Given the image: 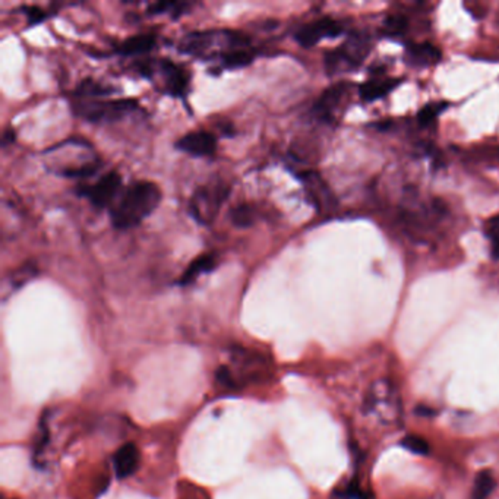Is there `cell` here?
Masks as SVG:
<instances>
[{
  "mask_svg": "<svg viewBox=\"0 0 499 499\" xmlns=\"http://www.w3.org/2000/svg\"><path fill=\"white\" fill-rule=\"evenodd\" d=\"M21 9H22V12L26 15L28 24H29V25L40 24L41 21H44V20L47 18L46 12H44L43 9H40L38 6H22Z\"/></svg>",
  "mask_w": 499,
  "mask_h": 499,
  "instance_id": "25",
  "label": "cell"
},
{
  "mask_svg": "<svg viewBox=\"0 0 499 499\" xmlns=\"http://www.w3.org/2000/svg\"><path fill=\"white\" fill-rule=\"evenodd\" d=\"M34 275H37V267L33 266V263H25V266H22L21 268H18L17 271H13L10 274L9 283L12 287L20 289L31 280Z\"/></svg>",
  "mask_w": 499,
  "mask_h": 499,
  "instance_id": "22",
  "label": "cell"
},
{
  "mask_svg": "<svg viewBox=\"0 0 499 499\" xmlns=\"http://www.w3.org/2000/svg\"><path fill=\"white\" fill-rule=\"evenodd\" d=\"M343 26L340 22L334 21L332 18H321L307 25H303L295 34V40L302 47L309 49L316 46L319 41L324 38H335L341 36Z\"/></svg>",
  "mask_w": 499,
  "mask_h": 499,
  "instance_id": "8",
  "label": "cell"
},
{
  "mask_svg": "<svg viewBox=\"0 0 499 499\" xmlns=\"http://www.w3.org/2000/svg\"><path fill=\"white\" fill-rule=\"evenodd\" d=\"M230 220L239 229L251 227L256 222V210L249 204H240L230 211Z\"/></svg>",
  "mask_w": 499,
  "mask_h": 499,
  "instance_id": "18",
  "label": "cell"
},
{
  "mask_svg": "<svg viewBox=\"0 0 499 499\" xmlns=\"http://www.w3.org/2000/svg\"><path fill=\"white\" fill-rule=\"evenodd\" d=\"M217 263H218V259H217L215 254H204V255L197 256L192 262L189 263L185 272L181 275L179 284L189 286V284L195 283L201 275L214 271Z\"/></svg>",
  "mask_w": 499,
  "mask_h": 499,
  "instance_id": "12",
  "label": "cell"
},
{
  "mask_svg": "<svg viewBox=\"0 0 499 499\" xmlns=\"http://www.w3.org/2000/svg\"><path fill=\"white\" fill-rule=\"evenodd\" d=\"M176 148L194 157H213L217 151V138L208 130H194L176 142Z\"/></svg>",
  "mask_w": 499,
  "mask_h": 499,
  "instance_id": "10",
  "label": "cell"
},
{
  "mask_svg": "<svg viewBox=\"0 0 499 499\" xmlns=\"http://www.w3.org/2000/svg\"><path fill=\"white\" fill-rule=\"evenodd\" d=\"M447 107V102H443V105H428L424 106L419 113H417V121L420 125L427 126L429 123H432L438 114L441 113L444 109Z\"/></svg>",
  "mask_w": 499,
  "mask_h": 499,
  "instance_id": "24",
  "label": "cell"
},
{
  "mask_svg": "<svg viewBox=\"0 0 499 499\" xmlns=\"http://www.w3.org/2000/svg\"><path fill=\"white\" fill-rule=\"evenodd\" d=\"M371 52V43L368 36L360 33L351 34L347 41L332 52L325 54V69L328 75H334L343 69H355L362 65L366 56Z\"/></svg>",
  "mask_w": 499,
  "mask_h": 499,
  "instance_id": "6",
  "label": "cell"
},
{
  "mask_svg": "<svg viewBox=\"0 0 499 499\" xmlns=\"http://www.w3.org/2000/svg\"><path fill=\"white\" fill-rule=\"evenodd\" d=\"M401 445L406 450H408L410 452L417 454V456H427L431 450L429 444L424 441L422 436H417V435H407L401 441Z\"/></svg>",
  "mask_w": 499,
  "mask_h": 499,
  "instance_id": "23",
  "label": "cell"
},
{
  "mask_svg": "<svg viewBox=\"0 0 499 499\" xmlns=\"http://www.w3.org/2000/svg\"><path fill=\"white\" fill-rule=\"evenodd\" d=\"M300 179L306 185L307 192H309V197L314 199V202H315V205L318 208H321V205H324V202L331 201L330 190L327 189L325 183L322 182V179L319 178L318 173L306 171V173L300 174Z\"/></svg>",
  "mask_w": 499,
  "mask_h": 499,
  "instance_id": "15",
  "label": "cell"
},
{
  "mask_svg": "<svg viewBox=\"0 0 499 499\" xmlns=\"http://www.w3.org/2000/svg\"><path fill=\"white\" fill-rule=\"evenodd\" d=\"M254 61H255V53L251 50V47L231 50L220 59V62H222V66L224 69L246 68L251 65Z\"/></svg>",
  "mask_w": 499,
  "mask_h": 499,
  "instance_id": "16",
  "label": "cell"
},
{
  "mask_svg": "<svg viewBox=\"0 0 499 499\" xmlns=\"http://www.w3.org/2000/svg\"><path fill=\"white\" fill-rule=\"evenodd\" d=\"M230 194V187L223 182H215L201 186L195 190L187 205L190 217L198 224L211 226L217 218L223 204Z\"/></svg>",
  "mask_w": 499,
  "mask_h": 499,
  "instance_id": "3",
  "label": "cell"
},
{
  "mask_svg": "<svg viewBox=\"0 0 499 499\" xmlns=\"http://www.w3.org/2000/svg\"><path fill=\"white\" fill-rule=\"evenodd\" d=\"M15 141V134L12 129H8L3 132V145H8V144H12Z\"/></svg>",
  "mask_w": 499,
  "mask_h": 499,
  "instance_id": "27",
  "label": "cell"
},
{
  "mask_svg": "<svg viewBox=\"0 0 499 499\" xmlns=\"http://www.w3.org/2000/svg\"><path fill=\"white\" fill-rule=\"evenodd\" d=\"M139 73L145 78H157L161 85V91L181 97L185 95L189 86V73L186 69L173 63L169 59H161L157 62H142L138 63Z\"/></svg>",
  "mask_w": 499,
  "mask_h": 499,
  "instance_id": "5",
  "label": "cell"
},
{
  "mask_svg": "<svg viewBox=\"0 0 499 499\" xmlns=\"http://www.w3.org/2000/svg\"><path fill=\"white\" fill-rule=\"evenodd\" d=\"M122 187V178L117 171H109L90 186H78V195L86 198L97 210L113 207Z\"/></svg>",
  "mask_w": 499,
  "mask_h": 499,
  "instance_id": "7",
  "label": "cell"
},
{
  "mask_svg": "<svg viewBox=\"0 0 499 499\" xmlns=\"http://www.w3.org/2000/svg\"><path fill=\"white\" fill-rule=\"evenodd\" d=\"M163 199L157 183L141 181L132 183L112 207V223L116 229L128 230L139 226L150 217Z\"/></svg>",
  "mask_w": 499,
  "mask_h": 499,
  "instance_id": "1",
  "label": "cell"
},
{
  "mask_svg": "<svg viewBox=\"0 0 499 499\" xmlns=\"http://www.w3.org/2000/svg\"><path fill=\"white\" fill-rule=\"evenodd\" d=\"M407 26H408V24H407V18L404 17V15H400V13L388 15L384 21V33L388 34L390 37H400L404 34Z\"/></svg>",
  "mask_w": 499,
  "mask_h": 499,
  "instance_id": "21",
  "label": "cell"
},
{
  "mask_svg": "<svg viewBox=\"0 0 499 499\" xmlns=\"http://www.w3.org/2000/svg\"><path fill=\"white\" fill-rule=\"evenodd\" d=\"M139 467V451L135 444H125L114 454V472L119 479L134 475Z\"/></svg>",
  "mask_w": 499,
  "mask_h": 499,
  "instance_id": "11",
  "label": "cell"
},
{
  "mask_svg": "<svg viewBox=\"0 0 499 499\" xmlns=\"http://www.w3.org/2000/svg\"><path fill=\"white\" fill-rule=\"evenodd\" d=\"M488 234L492 240V254L495 259H499V217L489 223Z\"/></svg>",
  "mask_w": 499,
  "mask_h": 499,
  "instance_id": "26",
  "label": "cell"
},
{
  "mask_svg": "<svg viewBox=\"0 0 499 499\" xmlns=\"http://www.w3.org/2000/svg\"><path fill=\"white\" fill-rule=\"evenodd\" d=\"M407 56L413 65L416 66H433L441 62L443 53L436 46L431 43H419L413 44L407 49Z\"/></svg>",
  "mask_w": 499,
  "mask_h": 499,
  "instance_id": "13",
  "label": "cell"
},
{
  "mask_svg": "<svg viewBox=\"0 0 499 499\" xmlns=\"http://www.w3.org/2000/svg\"><path fill=\"white\" fill-rule=\"evenodd\" d=\"M394 81H368L360 85L359 93L364 101H375L379 98H384L392 88L397 84H392Z\"/></svg>",
  "mask_w": 499,
  "mask_h": 499,
  "instance_id": "17",
  "label": "cell"
},
{
  "mask_svg": "<svg viewBox=\"0 0 499 499\" xmlns=\"http://www.w3.org/2000/svg\"><path fill=\"white\" fill-rule=\"evenodd\" d=\"M347 93H348L347 82H339L331 85L316 100L314 106V114L322 122L332 123Z\"/></svg>",
  "mask_w": 499,
  "mask_h": 499,
  "instance_id": "9",
  "label": "cell"
},
{
  "mask_svg": "<svg viewBox=\"0 0 499 499\" xmlns=\"http://www.w3.org/2000/svg\"><path fill=\"white\" fill-rule=\"evenodd\" d=\"M247 36L231 29H205L183 36L178 44V50L183 54L198 59H222L231 50L249 47Z\"/></svg>",
  "mask_w": 499,
  "mask_h": 499,
  "instance_id": "2",
  "label": "cell"
},
{
  "mask_svg": "<svg viewBox=\"0 0 499 499\" xmlns=\"http://www.w3.org/2000/svg\"><path fill=\"white\" fill-rule=\"evenodd\" d=\"M155 36L153 34H138L129 37L117 46L116 52L122 56H142L150 53L155 47Z\"/></svg>",
  "mask_w": 499,
  "mask_h": 499,
  "instance_id": "14",
  "label": "cell"
},
{
  "mask_svg": "<svg viewBox=\"0 0 499 499\" xmlns=\"http://www.w3.org/2000/svg\"><path fill=\"white\" fill-rule=\"evenodd\" d=\"M495 485V477L489 470L480 472L475 480L473 499H488V496L493 492Z\"/></svg>",
  "mask_w": 499,
  "mask_h": 499,
  "instance_id": "19",
  "label": "cell"
},
{
  "mask_svg": "<svg viewBox=\"0 0 499 499\" xmlns=\"http://www.w3.org/2000/svg\"><path fill=\"white\" fill-rule=\"evenodd\" d=\"M137 109L138 102L130 98L79 101L73 105L75 114L91 123H112L122 121L123 117L135 112Z\"/></svg>",
  "mask_w": 499,
  "mask_h": 499,
  "instance_id": "4",
  "label": "cell"
},
{
  "mask_svg": "<svg viewBox=\"0 0 499 499\" xmlns=\"http://www.w3.org/2000/svg\"><path fill=\"white\" fill-rule=\"evenodd\" d=\"M114 90L113 88L101 85L95 81H82L78 88L75 90L77 97H102V95H110Z\"/></svg>",
  "mask_w": 499,
  "mask_h": 499,
  "instance_id": "20",
  "label": "cell"
}]
</instances>
